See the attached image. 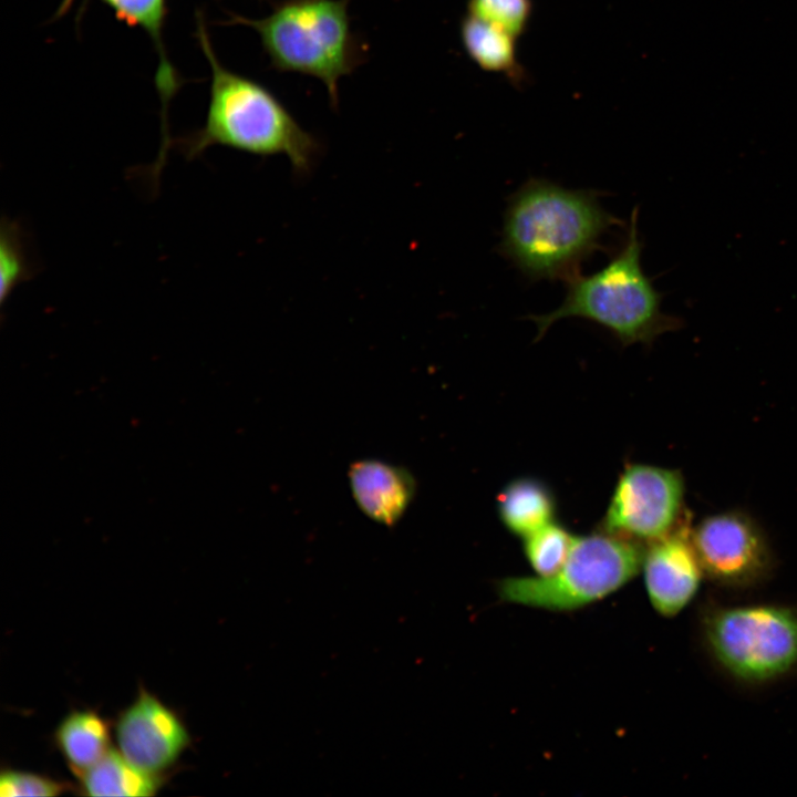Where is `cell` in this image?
<instances>
[{"instance_id": "cell-1", "label": "cell", "mask_w": 797, "mask_h": 797, "mask_svg": "<svg viewBox=\"0 0 797 797\" xmlns=\"http://www.w3.org/2000/svg\"><path fill=\"white\" fill-rule=\"evenodd\" d=\"M619 226L600 193L530 178L508 200L498 250L530 280L567 282Z\"/></svg>"}, {"instance_id": "cell-2", "label": "cell", "mask_w": 797, "mask_h": 797, "mask_svg": "<svg viewBox=\"0 0 797 797\" xmlns=\"http://www.w3.org/2000/svg\"><path fill=\"white\" fill-rule=\"evenodd\" d=\"M196 35L211 71L207 114L201 128L172 144L187 159L216 145L265 157L284 155L296 174L310 173L321 152L319 139L269 89L219 62L199 13Z\"/></svg>"}, {"instance_id": "cell-3", "label": "cell", "mask_w": 797, "mask_h": 797, "mask_svg": "<svg viewBox=\"0 0 797 797\" xmlns=\"http://www.w3.org/2000/svg\"><path fill=\"white\" fill-rule=\"evenodd\" d=\"M639 209L634 207L620 249L599 271L567 281L566 296L555 310L530 315L539 340L562 319L578 318L608 330L623 346L650 345L661 334L681 329V318L662 311L663 294L641 263Z\"/></svg>"}, {"instance_id": "cell-4", "label": "cell", "mask_w": 797, "mask_h": 797, "mask_svg": "<svg viewBox=\"0 0 797 797\" xmlns=\"http://www.w3.org/2000/svg\"><path fill=\"white\" fill-rule=\"evenodd\" d=\"M350 0H279L271 11L251 19L231 14L259 35L271 66L320 80L331 106L339 105V82L363 62V45L354 35Z\"/></svg>"}, {"instance_id": "cell-5", "label": "cell", "mask_w": 797, "mask_h": 797, "mask_svg": "<svg viewBox=\"0 0 797 797\" xmlns=\"http://www.w3.org/2000/svg\"><path fill=\"white\" fill-rule=\"evenodd\" d=\"M641 542L596 531L575 537L563 566L548 577H511L498 584L507 602L550 611L575 610L599 601L642 568Z\"/></svg>"}, {"instance_id": "cell-6", "label": "cell", "mask_w": 797, "mask_h": 797, "mask_svg": "<svg viewBox=\"0 0 797 797\" xmlns=\"http://www.w3.org/2000/svg\"><path fill=\"white\" fill-rule=\"evenodd\" d=\"M708 646L734 676L777 677L797 664V611L773 604L717 609L704 622Z\"/></svg>"}, {"instance_id": "cell-7", "label": "cell", "mask_w": 797, "mask_h": 797, "mask_svg": "<svg viewBox=\"0 0 797 797\" xmlns=\"http://www.w3.org/2000/svg\"><path fill=\"white\" fill-rule=\"evenodd\" d=\"M684 479L679 470L628 464L619 476L601 530L638 542L670 534L682 520Z\"/></svg>"}, {"instance_id": "cell-8", "label": "cell", "mask_w": 797, "mask_h": 797, "mask_svg": "<svg viewBox=\"0 0 797 797\" xmlns=\"http://www.w3.org/2000/svg\"><path fill=\"white\" fill-rule=\"evenodd\" d=\"M692 541L703 572L723 584L752 583L770 566V550L764 532L742 511L704 518L692 530Z\"/></svg>"}, {"instance_id": "cell-9", "label": "cell", "mask_w": 797, "mask_h": 797, "mask_svg": "<svg viewBox=\"0 0 797 797\" xmlns=\"http://www.w3.org/2000/svg\"><path fill=\"white\" fill-rule=\"evenodd\" d=\"M115 738L130 763L155 775L172 767L190 742L177 714L145 690L118 715Z\"/></svg>"}, {"instance_id": "cell-10", "label": "cell", "mask_w": 797, "mask_h": 797, "mask_svg": "<svg viewBox=\"0 0 797 797\" xmlns=\"http://www.w3.org/2000/svg\"><path fill=\"white\" fill-rule=\"evenodd\" d=\"M687 522L682 518L670 534L649 542L643 556L650 602L664 617H673L689 604L704 573Z\"/></svg>"}, {"instance_id": "cell-11", "label": "cell", "mask_w": 797, "mask_h": 797, "mask_svg": "<svg viewBox=\"0 0 797 797\" xmlns=\"http://www.w3.org/2000/svg\"><path fill=\"white\" fill-rule=\"evenodd\" d=\"M348 478L359 509L387 527L400 521L416 494V480L406 468L380 459L352 463Z\"/></svg>"}, {"instance_id": "cell-12", "label": "cell", "mask_w": 797, "mask_h": 797, "mask_svg": "<svg viewBox=\"0 0 797 797\" xmlns=\"http://www.w3.org/2000/svg\"><path fill=\"white\" fill-rule=\"evenodd\" d=\"M74 0H62L56 15L63 14ZM114 11L116 18L131 27H138L151 38L158 54L155 83L162 103L161 117L166 118L169 102L180 85V79L172 65L164 43L167 15L166 0H100Z\"/></svg>"}, {"instance_id": "cell-13", "label": "cell", "mask_w": 797, "mask_h": 797, "mask_svg": "<svg viewBox=\"0 0 797 797\" xmlns=\"http://www.w3.org/2000/svg\"><path fill=\"white\" fill-rule=\"evenodd\" d=\"M497 511L506 529L524 538L555 521L556 499L541 480L519 477L498 494Z\"/></svg>"}, {"instance_id": "cell-14", "label": "cell", "mask_w": 797, "mask_h": 797, "mask_svg": "<svg viewBox=\"0 0 797 797\" xmlns=\"http://www.w3.org/2000/svg\"><path fill=\"white\" fill-rule=\"evenodd\" d=\"M54 741L77 777L111 749V734L106 721L87 710L68 714L58 725Z\"/></svg>"}, {"instance_id": "cell-15", "label": "cell", "mask_w": 797, "mask_h": 797, "mask_svg": "<svg viewBox=\"0 0 797 797\" xmlns=\"http://www.w3.org/2000/svg\"><path fill=\"white\" fill-rule=\"evenodd\" d=\"M79 778L80 787L85 795L99 797L153 796L162 786L161 775L137 768L118 749L113 748Z\"/></svg>"}, {"instance_id": "cell-16", "label": "cell", "mask_w": 797, "mask_h": 797, "mask_svg": "<svg viewBox=\"0 0 797 797\" xmlns=\"http://www.w3.org/2000/svg\"><path fill=\"white\" fill-rule=\"evenodd\" d=\"M460 39L470 59L483 70L509 76L518 73L514 35L467 14L462 20Z\"/></svg>"}, {"instance_id": "cell-17", "label": "cell", "mask_w": 797, "mask_h": 797, "mask_svg": "<svg viewBox=\"0 0 797 797\" xmlns=\"http://www.w3.org/2000/svg\"><path fill=\"white\" fill-rule=\"evenodd\" d=\"M575 537L561 525L552 521L524 537V552L540 577L556 573L566 562Z\"/></svg>"}, {"instance_id": "cell-18", "label": "cell", "mask_w": 797, "mask_h": 797, "mask_svg": "<svg viewBox=\"0 0 797 797\" xmlns=\"http://www.w3.org/2000/svg\"><path fill=\"white\" fill-rule=\"evenodd\" d=\"M467 14L518 38L528 25L531 0H468Z\"/></svg>"}, {"instance_id": "cell-19", "label": "cell", "mask_w": 797, "mask_h": 797, "mask_svg": "<svg viewBox=\"0 0 797 797\" xmlns=\"http://www.w3.org/2000/svg\"><path fill=\"white\" fill-rule=\"evenodd\" d=\"M1 301L31 275L25 252L20 240L18 227L13 222H2L1 228Z\"/></svg>"}, {"instance_id": "cell-20", "label": "cell", "mask_w": 797, "mask_h": 797, "mask_svg": "<svg viewBox=\"0 0 797 797\" xmlns=\"http://www.w3.org/2000/svg\"><path fill=\"white\" fill-rule=\"evenodd\" d=\"M68 788L61 782L29 772L6 769L0 775L1 796H59Z\"/></svg>"}]
</instances>
